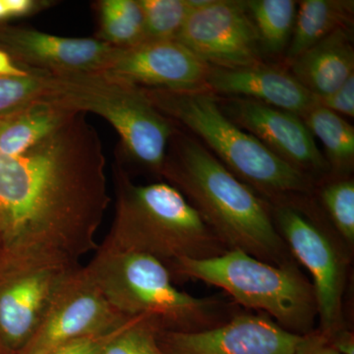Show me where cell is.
<instances>
[{"label":"cell","mask_w":354,"mask_h":354,"mask_svg":"<svg viewBox=\"0 0 354 354\" xmlns=\"http://www.w3.org/2000/svg\"><path fill=\"white\" fill-rule=\"evenodd\" d=\"M85 114L23 155L0 151V271L80 264L99 245L95 234L111 199L101 139Z\"/></svg>","instance_id":"1"},{"label":"cell","mask_w":354,"mask_h":354,"mask_svg":"<svg viewBox=\"0 0 354 354\" xmlns=\"http://www.w3.org/2000/svg\"><path fill=\"white\" fill-rule=\"evenodd\" d=\"M160 174L183 193L227 250L274 265L295 261L272 221L271 205L197 140L174 136Z\"/></svg>","instance_id":"2"},{"label":"cell","mask_w":354,"mask_h":354,"mask_svg":"<svg viewBox=\"0 0 354 354\" xmlns=\"http://www.w3.org/2000/svg\"><path fill=\"white\" fill-rule=\"evenodd\" d=\"M85 268L115 311L144 319L158 332H201L227 322L237 312L234 304L221 298L179 290L160 261L106 241Z\"/></svg>","instance_id":"3"},{"label":"cell","mask_w":354,"mask_h":354,"mask_svg":"<svg viewBox=\"0 0 354 354\" xmlns=\"http://www.w3.org/2000/svg\"><path fill=\"white\" fill-rule=\"evenodd\" d=\"M144 91L160 113L190 130L228 171L270 205L311 195L314 188L311 176L278 157L230 120L213 93Z\"/></svg>","instance_id":"4"},{"label":"cell","mask_w":354,"mask_h":354,"mask_svg":"<svg viewBox=\"0 0 354 354\" xmlns=\"http://www.w3.org/2000/svg\"><path fill=\"white\" fill-rule=\"evenodd\" d=\"M116 206L104 241L123 250L152 256L171 266L180 259L216 257L227 247L196 209L171 184L136 185L116 174Z\"/></svg>","instance_id":"5"},{"label":"cell","mask_w":354,"mask_h":354,"mask_svg":"<svg viewBox=\"0 0 354 354\" xmlns=\"http://www.w3.org/2000/svg\"><path fill=\"white\" fill-rule=\"evenodd\" d=\"M167 269L174 281L194 279L221 288L234 304L271 317L292 334L302 337L315 330V291L295 261L274 265L227 250L209 259L177 260Z\"/></svg>","instance_id":"6"},{"label":"cell","mask_w":354,"mask_h":354,"mask_svg":"<svg viewBox=\"0 0 354 354\" xmlns=\"http://www.w3.org/2000/svg\"><path fill=\"white\" fill-rule=\"evenodd\" d=\"M46 99L76 113H92L111 123L130 157L160 172L174 129L143 88L104 72L48 73Z\"/></svg>","instance_id":"7"},{"label":"cell","mask_w":354,"mask_h":354,"mask_svg":"<svg viewBox=\"0 0 354 354\" xmlns=\"http://www.w3.org/2000/svg\"><path fill=\"white\" fill-rule=\"evenodd\" d=\"M307 197L271 205L272 221L295 262L311 274L319 332L330 337L346 327L344 295L348 247L308 209Z\"/></svg>","instance_id":"8"},{"label":"cell","mask_w":354,"mask_h":354,"mask_svg":"<svg viewBox=\"0 0 354 354\" xmlns=\"http://www.w3.org/2000/svg\"><path fill=\"white\" fill-rule=\"evenodd\" d=\"M128 319L114 310L85 266H80L60 286L38 329L19 354H46L79 337L111 332Z\"/></svg>","instance_id":"9"},{"label":"cell","mask_w":354,"mask_h":354,"mask_svg":"<svg viewBox=\"0 0 354 354\" xmlns=\"http://www.w3.org/2000/svg\"><path fill=\"white\" fill-rule=\"evenodd\" d=\"M176 41L216 68L262 64L259 37L245 1L211 0L191 11Z\"/></svg>","instance_id":"10"},{"label":"cell","mask_w":354,"mask_h":354,"mask_svg":"<svg viewBox=\"0 0 354 354\" xmlns=\"http://www.w3.org/2000/svg\"><path fill=\"white\" fill-rule=\"evenodd\" d=\"M80 264L29 263L0 272V346L19 354L62 283Z\"/></svg>","instance_id":"11"},{"label":"cell","mask_w":354,"mask_h":354,"mask_svg":"<svg viewBox=\"0 0 354 354\" xmlns=\"http://www.w3.org/2000/svg\"><path fill=\"white\" fill-rule=\"evenodd\" d=\"M300 337L264 313L248 312L201 332H158L164 354H295Z\"/></svg>","instance_id":"12"},{"label":"cell","mask_w":354,"mask_h":354,"mask_svg":"<svg viewBox=\"0 0 354 354\" xmlns=\"http://www.w3.org/2000/svg\"><path fill=\"white\" fill-rule=\"evenodd\" d=\"M209 69L211 66L174 39L118 48L102 72L140 88L200 91L207 90Z\"/></svg>","instance_id":"13"},{"label":"cell","mask_w":354,"mask_h":354,"mask_svg":"<svg viewBox=\"0 0 354 354\" xmlns=\"http://www.w3.org/2000/svg\"><path fill=\"white\" fill-rule=\"evenodd\" d=\"M218 102L230 120L299 171L309 176L329 171L313 135L297 114L242 97Z\"/></svg>","instance_id":"14"},{"label":"cell","mask_w":354,"mask_h":354,"mask_svg":"<svg viewBox=\"0 0 354 354\" xmlns=\"http://www.w3.org/2000/svg\"><path fill=\"white\" fill-rule=\"evenodd\" d=\"M0 46L26 69L51 74L102 72L118 50L99 39L64 38L21 28H0Z\"/></svg>","instance_id":"15"},{"label":"cell","mask_w":354,"mask_h":354,"mask_svg":"<svg viewBox=\"0 0 354 354\" xmlns=\"http://www.w3.org/2000/svg\"><path fill=\"white\" fill-rule=\"evenodd\" d=\"M207 90L242 97L283 109L302 118L317 104V97L286 70L264 64L237 69L211 67Z\"/></svg>","instance_id":"16"},{"label":"cell","mask_w":354,"mask_h":354,"mask_svg":"<svg viewBox=\"0 0 354 354\" xmlns=\"http://www.w3.org/2000/svg\"><path fill=\"white\" fill-rule=\"evenodd\" d=\"M291 74L317 97L337 90L354 74L353 28L335 30L290 62Z\"/></svg>","instance_id":"17"},{"label":"cell","mask_w":354,"mask_h":354,"mask_svg":"<svg viewBox=\"0 0 354 354\" xmlns=\"http://www.w3.org/2000/svg\"><path fill=\"white\" fill-rule=\"evenodd\" d=\"M76 111L48 99L39 100L0 120V151L21 156L59 129Z\"/></svg>","instance_id":"18"},{"label":"cell","mask_w":354,"mask_h":354,"mask_svg":"<svg viewBox=\"0 0 354 354\" xmlns=\"http://www.w3.org/2000/svg\"><path fill=\"white\" fill-rule=\"evenodd\" d=\"M353 0H304L298 2L286 57L291 62L335 30L353 27Z\"/></svg>","instance_id":"19"},{"label":"cell","mask_w":354,"mask_h":354,"mask_svg":"<svg viewBox=\"0 0 354 354\" xmlns=\"http://www.w3.org/2000/svg\"><path fill=\"white\" fill-rule=\"evenodd\" d=\"M301 120L313 137H317L322 143L330 169L339 176L351 172L354 164L353 125L318 102L302 116Z\"/></svg>","instance_id":"20"},{"label":"cell","mask_w":354,"mask_h":354,"mask_svg":"<svg viewBox=\"0 0 354 354\" xmlns=\"http://www.w3.org/2000/svg\"><path fill=\"white\" fill-rule=\"evenodd\" d=\"M245 6L252 19L261 50L279 55L290 44L298 2L295 0H247Z\"/></svg>","instance_id":"21"},{"label":"cell","mask_w":354,"mask_h":354,"mask_svg":"<svg viewBox=\"0 0 354 354\" xmlns=\"http://www.w3.org/2000/svg\"><path fill=\"white\" fill-rule=\"evenodd\" d=\"M100 38L116 48H129L145 41L144 17L138 0L100 2Z\"/></svg>","instance_id":"22"},{"label":"cell","mask_w":354,"mask_h":354,"mask_svg":"<svg viewBox=\"0 0 354 354\" xmlns=\"http://www.w3.org/2000/svg\"><path fill=\"white\" fill-rule=\"evenodd\" d=\"M145 41H174L192 8L188 0H138Z\"/></svg>","instance_id":"23"},{"label":"cell","mask_w":354,"mask_h":354,"mask_svg":"<svg viewBox=\"0 0 354 354\" xmlns=\"http://www.w3.org/2000/svg\"><path fill=\"white\" fill-rule=\"evenodd\" d=\"M321 201L335 234L353 250L354 245V181L339 178L323 186Z\"/></svg>","instance_id":"24"},{"label":"cell","mask_w":354,"mask_h":354,"mask_svg":"<svg viewBox=\"0 0 354 354\" xmlns=\"http://www.w3.org/2000/svg\"><path fill=\"white\" fill-rule=\"evenodd\" d=\"M30 70L22 77H0V120L46 99L48 72Z\"/></svg>","instance_id":"25"},{"label":"cell","mask_w":354,"mask_h":354,"mask_svg":"<svg viewBox=\"0 0 354 354\" xmlns=\"http://www.w3.org/2000/svg\"><path fill=\"white\" fill-rule=\"evenodd\" d=\"M102 354H164L158 330L142 318H130L109 342Z\"/></svg>","instance_id":"26"},{"label":"cell","mask_w":354,"mask_h":354,"mask_svg":"<svg viewBox=\"0 0 354 354\" xmlns=\"http://www.w3.org/2000/svg\"><path fill=\"white\" fill-rule=\"evenodd\" d=\"M123 325L106 334L87 335V337H79L73 341L65 342L46 354H102L106 344L114 335L118 334Z\"/></svg>","instance_id":"27"},{"label":"cell","mask_w":354,"mask_h":354,"mask_svg":"<svg viewBox=\"0 0 354 354\" xmlns=\"http://www.w3.org/2000/svg\"><path fill=\"white\" fill-rule=\"evenodd\" d=\"M317 102L339 115L354 116V74L330 94L317 97Z\"/></svg>","instance_id":"28"},{"label":"cell","mask_w":354,"mask_h":354,"mask_svg":"<svg viewBox=\"0 0 354 354\" xmlns=\"http://www.w3.org/2000/svg\"><path fill=\"white\" fill-rule=\"evenodd\" d=\"M295 354H341L332 346L329 339L315 329L302 335L295 348Z\"/></svg>","instance_id":"29"},{"label":"cell","mask_w":354,"mask_h":354,"mask_svg":"<svg viewBox=\"0 0 354 354\" xmlns=\"http://www.w3.org/2000/svg\"><path fill=\"white\" fill-rule=\"evenodd\" d=\"M327 339L339 353L354 354V335L348 328L339 330Z\"/></svg>","instance_id":"30"},{"label":"cell","mask_w":354,"mask_h":354,"mask_svg":"<svg viewBox=\"0 0 354 354\" xmlns=\"http://www.w3.org/2000/svg\"><path fill=\"white\" fill-rule=\"evenodd\" d=\"M9 18L21 17L28 14L34 13L37 11L41 2L34 1V0H4Z\"/></svg>","instance_id":"31"},{"label":"cell","mask_w":354,"mask_h":354,"mask_svg":"<svg viewBox=\"0 0 354 354\" xmlns=\"http://www.w3.org/2000/svg\"><path fill=\"white\" fill-rule=\"evenodd\" d=\"M29 73V69L18 66L8 53L0 50V77H22Z\"/></svg>","instance_id":"32"},{"label":"cell","mask_w":354,"mask_h":354,"mask_svg":"<svg viewBox=\"0 0 354 354\" xmlns=\"http://www.w3.org/2000/svg\"><path fill=\"white\" fill-rule=\"evenodd\" d=\"M9 14L7 11L6 2L4 0H0V21L8 19Z\"/></svg>","instance_id":"33"}]
</instances>
